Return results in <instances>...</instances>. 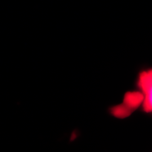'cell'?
<instances>
[{
  "instance_id": "6da1fadb",
  "label": "cell",
  "mask_w": 152,
  "mask_h": 152,
  "mask_svg": "<svg viewBox=\"0 0 152 152\" xmlns=\"http://www.w3.org/2000/svg\"><path fill=\"white\" fill-rule=\"evenodd\" d=\"M137 85L144 96V110L152 112V69L141 72L139 75Z\"/></svg>"
}]
</instances>
